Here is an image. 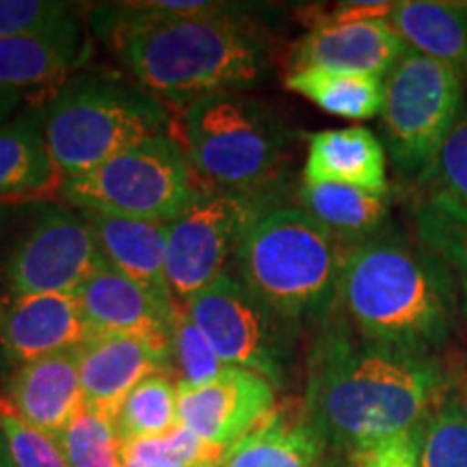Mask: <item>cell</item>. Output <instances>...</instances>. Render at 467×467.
<instances>
[{
  "mask_svg": "<svg viewBox=\"0 0 467 467\" xmlns=\"http://www.w3.org/2000/svg\"><path fill=\"white\" fill-rule=\"evenodd\" d=\"M63 175L52 159L44 132V113L25 104L0 128V202H39L61 191Z\"/></svg>",
  "mask_w": 467,
  "mask_h": 467,
  "instance_id": "21",
  "label": "cell"
},
{
  "mask_svg": "<svg viewBox=\"0 0 467 467\" xmlns=\"http://www.w3.org/2000/svg\"><path fill=\"white\" fill-rule=\"evenodd\" d=\"M271 208L265 192L202 189L165 227L167 279L173 299L186 307L227 271L243 236Z\"/></svg>",
  "mask_w": 467,
  "mask_h": 467,
  "instance_id": "11",
  "label": "cell"
},
{
  "mask_svg": "<svg viewBox=\"0 0 467 467\" xmlns=\"http://www.w3.org/2000/svg\"><path fill=\"white\" fill-rule=\"evenodd\" d=\"M195 175L182 143L165 132L89 173L66 178L58 192L72 208L167 225L202 192Z\"/></svg>",
  "mask_w": 467,
  "mask_h": 467,
  "instance_id": "8",
  "label": "cell"
},
{
  "mask_svg": "<svg viewBox=\"0 0 467 467\" xmlns=\"http://www.w3.org/2000/svg\"><path fill=\"white\" fill-rule=\"evenodd\" d=\"M180 143L213 189L265 192L284 165L288 134L266 104L230 91L186 104Z\"/></svg>",
  "mask_w": 467,
  "mask_h": 467,
  "instance_id": "6",
  "label": "cell"
},
{
  "mask_svg": "<svg viewBox=\"0 0 467 467\" xmlns=\"http://www.w3.org/2000/svg\"><path fill=\"white\" fill-rule=\"evenodd\" d=\"M299 206L334 234L344 247L379 236L389 221V192L375 195L344 184L301 182Z\"/></svg>",
  "mask_w": 467,
  "mask_h": 467,
  "instance_id": "23",
  "label": "cell"
},
{
  "mask_svg": "<svg viewBox=\"0 0 467 467\" xmlns=\"http://www.w3.org/2000/svg\"><path fill=\"white\" fill-rule=\"evenodd\" d=\"M74 11L76 5L61 0H0V39L52 25Z\"/></svg>",
  "mask_w": 467,
  "mask_h": 467,
  "instance_id": "33",
  "label": "cell"
},
{
  "mask_svg": "<svg viewBox=\"0 0 467 467\" xmlns=\"http://www.w3.org/2000/svg\"><path fill=\"white\" fill-rule=\"evenodd\" d=\"M107 265L78 208L28 202L0 225V296L78 292Z\"/></svg>",
  "mask_w": 467,
  "mask_h": 467,
  "instance_id": "7",
  "label": "cell"
},
{
  "mask_svg": "<svg viewBox=\"0 0 467 467\" xmlns=\"http://www.w3.org/2000/svg\"><path fill=\"white\" fill-rule=\"evenodd\" d=\"M42 113L46 141L63 180L89 173L145 139L169 132L161 98L115 76L87 74L57 85Z\"/></svg>",
  "mask_w": 467,
  "mask_h": 467,
  "instance_id": "5",
  "label": "cell"
},
{
  "mask_svg": "<svg viewBox=\"0 0 467 467\" xmlns=\"http://www.w3.org/2000/svg\"><path fill=\"white\" fill-rule=\"evenodd\" d=\"M452 383L437 355L370 340L334 309L307 355L301 416L327 452L348 457L416 429Z\"/></svg>",
  "mask_w": 467,
  "mask_h": 467,
  "instance_id": "1",
  "label": "cell"
},
{
  "mask_svg": "<svg viewBox=\"0 0 467 467\" xmlns=\"http://www.w3.org/2000/svg\"><path fill=\"white\" fill-rule=\"evenodd\" d=\"M463 80L409 48L385 76L383 148L400 178L416 182L465 107Z\"/></svg>",
  "mask_w": 467,
  "mask_h": 467,
  "instance_id": "9",
  "label": "cell"
},
{
  "mask_svg": "<svg viewBox=\"0 0 467 467\" xmlns=\"http://www.w3.org/2000/svg\"><path fill=\"white\" fill-rule=\"evenodd\" d=\"M336 309L370 340L435 355L457 329L461 301L433 251L383 232L347 249Z\"/></svg>",
  "mask_w": 467,
  "mask_h": 467,
  "instance_id": "2",
  "label": "cell"
},
{
  "mask_svg": "<svg viewBox=\"0 0 467 467\" xmlns=\"http://www.w3.org/2000/svg\"><path fill=\"white\" fill-rule=\"evenodd\" d=\"M115 422L124 443L171 433L180 426L178 385L167 375L145 379L117 409Z\"/></svg>",
  "mask_w": 467,
  "mask_h": 467,
  "instance_id": "28",
  "label": "cell"
},
{
  "mask_svg": "<svg viewBox=\"0 0 467 467\" xmlns=\"http://www.w3.org/2000/svg\"><path fill=\"white\" fill-rule=\"evenodd\" d=\"M78 361L85 402L110 413H117L139 383L169 370L167 355L148 342L98 331L78 347Z\"/></svg>",
  "mask_w": 467,
  "mask_h": 467,
  "instance_id": "18",
  "label": "cell"
},
{
  "mask_svg": "<svg viewBox=\"0 0 467 467\" xmlns=\"http://www.w3.org/2000/svg\"><path fill=\"white\" fill-rule=\"evenodd\" d=\"M285 87L307 98L325 113L344 119L366 121L383 110L385 78L379 76L301 69L285 76Z\"/></svg>",
  "mask_w": 467,
  "mask_h": 467,
  "instance_id": "25",
  "label": "cell"
},
{
  "mask_svg": "<svg viewBox=\"0 0 467 467\" xmlns=\"http://www.w3.org/2000/svg\"><path fill=\"white\" fill-rule=\"evenodd\" d=\"M227 368L230 366L219 358L217 350L202 334L200 327L192 323L186 309H180L173 327L167 375L178 388H200L214 381Z\"/></svg>",
  "mask_w": 467,
  "mask_h": 467,
  "instance_id": "31",
  "label": "cell"
},
{
  "mask_svg": "<svg viewBox=\"0 0 467 467\" xmlns=\"http://www.w3.org/2000/svg\"><path fill=\"white\" fill-rule=\"evenodd\" d=\"M344 244L301 206H271L238 244L236 277L282 317L325 323L337 306Z\"/></svg>",
  "mask_w": 467,
  "mask_h": 467,
  "instance_id": "4",
  "label": "cell"
},
{
  "mask_svg": "<svg viewBox=\"0 0 467 467\" xmlns=\"http://www.w3.org/2000/svg\"><path fill=\"white\" fill-rule=\"evenodd\" d=\"M55 440L69 467L124 465V440L117 431L115 413L107 409L83 402Z\"/></svg>",
  "mask_w": 467,
  "mask_h": 467,
  "instance_id": "29",
  "label": "cell"
},
{
  "mask_svg": "<svg viewBox=\"0 0 467 467\" xmlns=\"http://www.w3.org/2000/svg\"><path fill=\"white\" fill-rule=\"evenodd\" d=\"M388 20L409 48L451 67L467 85V3L405 0Z\"/></svg>",
  "mask_w": 467,
  "mask_h": 467,
  "instance_id": "22",
  "label": "cell"
},
{
  "mask_svg": "<svg viewBox=\"0 0 467 467\" xmlns=\"http://www.w3.org/2000/svg\"><path fill=\"white\" fill-rule=\"evenodd\" d=\"M89 334L76 292L0 296V358L5 364L16 368L76 348Z\"/></svg>",
  "mask_w": 467,
  "mask_h": 467,
  "instance_id": "13",
  "label": "cell"
},
{
  "mask_svg": "<svg viewBox=\"0 0 467 467\" xmlns=\"http://www.w3.org/2000/svg\"><path fill=\"white\" fill-rule=\"evenodd\" d=\"M76 296L91 331L148 342L169 358L175 318L184 307H165L109 265L93 273Z\"/></svg>",
  "mask_w": 467,
  "mask_h": 467,
  "instance_id": "15",
  "label": "cell"
},
{
  "mask_svg": "<svg viewBox=\"0 0 467 467\" xmlns=\"http://www.w3.org/2000/svg\"><path fill=\"white\" fill-rule=\"evenodd\" d=\"M121 467H213V465H189L182 461H175L162 452L159 441L141 440L124 443V465Z\"/></svg>",
  "mask_w": 467,
  "mask_h": 467,
  "instance_id": "35",
  "label": "cell"
},
{
  "mask_svg": "<svg viewBox=\"0 0 467 467\" xmlns=\"http://www.w3.org/2000/svg\"><path fill=\"white\" fill-rule=\"evenodd\" d=\"M89 57L78 11L35 31L0 39V87L37 89L61 85Z\"/></svg>",
  "mask_w": 467,
  "mask_h": 467,
  "instance_id": "17",
  "label": "cell"
},
{
  "mask_svg": "<svg viewBox=\"0 0 467 467\" xmlns=\"http://www.w3.org/2000/svg\"><path fill=\"white\" fill-rule=\"evenodd\" d=\"M409 50L388 17L377 20H323L292 48L290 72L329 69L385 78Z\"/></svg>",
  "mask_w": 467,
  "mask_h": 467,
  "instance_id": "14",
  "label": "cell"
},
{
  "mask_svg": "<svg viewBox=\"0 0 467 467\" xmlns=\"http://www.w3.org/2000/svg\"><path fill=\"white\" fill-rule=\"evenodd\" d=\"M184 309L227 366L258 372L277 389L288 385L299 323L266 306L236 273L225 271Z\"/></svg>",
  "mask_w": 467,
  "mask_h": 467,
  "instance_id": "10",
  "label": "cell"
},
{
  "mask_svg": "<svg viewBox=\"0 0 467 467\" xmlns=\"http://www.w3.org/2000/svg\"><path fill=\"white\" fill-rule=\"evenodd\" d=\"M413 227L418 243L433 251L452 273L461 314L467 318V213L416 197Z\"/></svg>",
  "mask_w": 467,
  "mask_h": 467,
  "instance_id": "27",
  "label": "cell"
},
{
  "mask_svg": "<svg viewBox=\"0 0 467 467\" xmlns=\"http://www.w3.org/2000/svg\"><path fill=\"white\" fill-rule=\"evenodd\" d=\"M420 467H467V399L452 383L413 429Z\"/></svg>",
  "mask_w": 467,
  "mask_h": 467,
  "instance_id": "26",
  "label": "cell"
},
{
  "mask_svg": "<svg viewBox=\"0 0 467 467\" xmlns=\"http://www.w3.org/2000/svg\"><path fill=\"white\" fill-rule=\"evenodd\" d=\"M80 213L89 221L98 247L109 266L141 285L165 307H180L167 279V225L110 217V214L89 213V210H80Z\"/></svg>",
  "mask_w": 467,
  "mask_h": 467,
  "instance_id": "19",
  "label": "cell"
},
{
  "mask_svg": "<svg viewBox=\"0 0 467 467\" xmlns=\"http://www.w3.org/2000/svg\"><path fill=\"white\" fill-rule=\"evenodd\" d=\"M26 104V91L11 89V87H0V128L14 117L17 110Z\"/></svg>",
  "mask_w": 467,
  "mask_h": 467,
  "instance_id": "36",
  "label": "cell"
},
{
  "mask_svg": "<svg viewBox=\"0 0 467 467\" xmlns=\"http://www.w3.org/2000/svg\"><path fill=\"white\" fill-rule=\"evenodd\" d=\"M323 441L299 416L273 413L258 429L234 443L217 467H318Z\"/></svg>",
  "mask_w": 467,
  "mask_h": 467,
  "instance_id": "24",
  "label": "cell"
},
{
  "mask_svg": "<svg viewBox=\"0 0 467 467\" xmlns=\"http://www.w3.org/2000/svg\"><path fill=\"white\" fill-rule=\"evenodd\" d=\"M0 396L22 422L57 437L85 402L78 347L16 366Z\"/></svg>",
  "mask_w": 467,
  "mask_h": 467,
  "instance_id": "16",
  "label": "cell"
},
{
  "mask_svg": "<svg viewBox=\"0 0 467 467\" xmlns=\"http://www.w3.org/2000/svg\"><path fill=\"white\" fill-rule=\"evenodd\" d=\"M247 14L151 22L113 33L107 42L151 96L191 104L265 78L268 44Z\"/></svg>",
  "mask_w": 467,
  "mask_h": 467,
  "instance_id": "3",
  "label": "cell"
},
{
  "mask_svg": "<svg viewBox=\"0 0 467 467\" xmlns=\"http://www.w3.org/2000/svg\"><path fill=\"white\" fill-rule=\"evenodd\" d=\"M0 426L7 437L14 467H69L55 437L22 422L3 396H0Z\"/></svg>",
  "mask_w": 467,
  "mask_h": 467,
  "instance_id": "32",
  "label": "cell"
},
{
  "mask_svg": "<svg viewBox=\"0 0 467 467\" xmlns=\"http://www.w3.org/2000/svg\"><path fill=\"white\" fill-rule=\"evenodd\" d=\"M350 467H420L413 431L350 452Z\"/></svg>",
  "mask_w": 467,
  "mask_h": 467,
  "instance_id": "34",
  "label": "cell"
},
{
  "mask_svg": "<svg viewBox=\"0 0 467 467\" xmlns=\"http://www.w3.org/2000/svg\"><path fill=\"white\" fill-rule=\"evenodd\" d=\"M318 467H350V461L344 457V454L337 452H325L323 459H320Z\"/></svg>",
  "mask_w": 467,
  "mask_h": 467,
  "instance_id": "37",
  "label": "cell"
},
{
  "mask_svg": "<svg viewBox=\"0 0 467 467\" xmlns=\"http://www.w3.org/2000/svg\"><path fill=\"white\" fill-rule=\"evenodd\" d=\"M463 392H465V399H467V366H465V377H463Z\"/></svg>",
  "mask_w": 467,
  "mask_h": 467,
  "instance_id": "39",
  "label": "cell"
},
{
  "mask_svg": "<svg viewBox=\"0 0 467 467\" xmlns=\"http://www.w3.org/2000/svg\"><path fill=\"white\" fill-rule=\"evenodd\" d=\"M303 182L344 184L385 195L388 151L381 139L364 126L317 132L309 137Z\"/></svg>",
  "mask_w": 467,
  "mask_h": 467,
  "instance_id": "20",
  "label": "cell"
},
{
  "mask_svg": "<svg viewBox=\"0 0 467 467\" xmlns=\"http://www.w3.org/2000/svg\"><path fill=\"white\" fill-rule=\"evenodd\" d=\"M416 189L420 200L443 203L467 213V104L440 151L418 175Z\"/></svg>",
  "mask_w": 467,
  "mask_h": 467,
  "instance_id": "30",
  "label": "cell"
},
{
  "mask_svg": "<svg viewBox=\"0 0 467 467\" xmlns=\"http://www.w3.org/2000/svg\"><path fill=\"white\" fill-rule=\"evenodd\" d=\"M180 424L230 451L277 411V388L258 372L230 366L200 388H178Z\"/></svg>",
  "mask_w": 467,
  "mask_h": 467,
  "instance_id": "12",
  "label": "cell"
},
{
  "mask_svg": "<svg viewBox=\"0 0 467 467\" xmlns=\"http://www.w3.org/2000/svg\"><path fill=\"white\" fill-rule=\"evenodd\" d=\"M0 467H14V461H11L7 437H5L3 426H0Z\"/></svg>",
  "mask_w": 467,
  "mask_h": 467,
  "instance_id": "38",
  "label": "cell"
}]
</instances>
